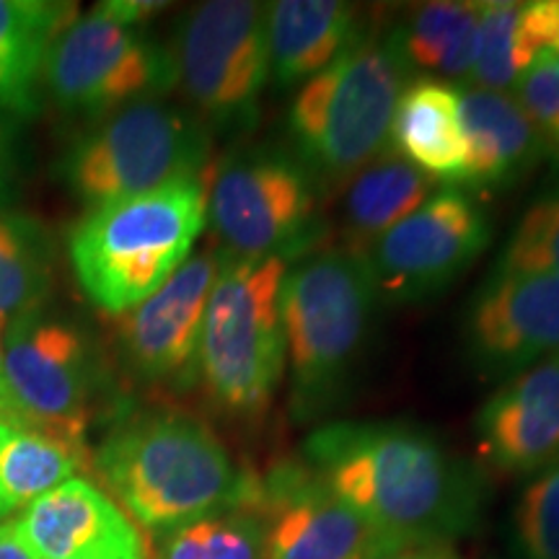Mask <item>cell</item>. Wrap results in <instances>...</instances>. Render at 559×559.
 Listing matches in <instances>:
<instances>
[{
    "mask_svg": "<svg viewBox=\"0 0 559 559\" xmlns=\"http://www.w3.org/2000/svg\"><path fill=\"white\" fill-rule=\"evenodd\" d=\"M205 221L200 179L91 207L70 236L75 280L96 309L122 317L190 260Z\"/></svg>",
    "mask_w": 559,
    "mask_h": 559,
    "instance_id": "277c9868",
    "label": "cell"
},
{
    "mask_svg": "<svg viewBox=\"0 0 559 559\" xmlns=\"http://www.w3.org/2000/svg\"><path fill=\"white\" fill-rule=\"evenodd\" d=\"M366 34L360 11L342 0L267 3L270 79L280 88L304 86Z\"/></svg>",
    "mask_w": 559,
    "mask_h": 559,
    "instance_id": "d6986e66",
    "label": "cell"
},
{
    "mask_svg": "<svg viewBox=\"0 0 559 559\" xmlns=\"http://www.w3.org/2000/svg\"><path fill=\"white\" fill-rule=\"evenodd\" d=\"M94 466L109 498L156 536L257 498L254 474L236 464L213 428L185 412H145L115 425Z\"/></svg>",
    "mask_w": 559,
    "mask_h": 559,
    "instance_id": "7a4b0ae2",
    "label": "cell"
},
{
    "mask_svg": "<svg viewBox=\"0 0 559 559\" xmlns=\"http://www.w3.org/2000/svg\"><path fill=\"white\" fill-rule=\"evenodd\" d=\"M75 19V3L0 0V109L16 117L39 109L47 55Z\"/></svg>",
    "mask_w": 559,
    "mask_h": 559,
    "instance_id": "44dd1931",
    "label": "cell"
},
{
    "mask_svg": "<svg viewBox=\"0 0 559 559\" xmlns=\"http://www.w3.org/2000/svg\"><path fill=\"white\" fill-rule=\"evenodd\" d=\"M171 58L202 122L226 132L251 130L270 81L267 3H200L181 19Z\"/></svg>",
    "mask_w": 559,
    "mask_h": 559,
    "instance_id": "9c48e42d",
    "label": "cell"
},
{
    "mask_svg": "<svg viewBox=\"0 0 559 559\" xmlns=\"http://www.w3.org/2000/svg\"><path fill=\"white\" fill-rule=\"evenodd\" d=\"M523 37L534 58H559V0H531L523 3Z\"/></svg>",
    "mask_w": 559,
    "mask_h": 559,
    "instance_id": "4dcf8cb0",
    "label": "cell"
},
{
    "mask_svg": "<svg viewBox=\"0 0 559 559\" xmlns=\"http://www.w3.org/2000/svg\"><path fill=\"white\" fill-rule=\"evenodd\" d=\"M210 130L200 117L160 99L135 102L96 122L60 160V179L91 207L179 179H200Z\"/></svg>",
    "mask_w": 559,
    "mask_h": 559,
    "instance_id": "ba28073f",
    "label": "cell"
},
{
    "mask_svg": "<svg viewBox=\"0 0 559 559\" xmlns=\"http://www.w3.org/2000/svg\"><path fill=\"white\" fill-rule=\"evenodd\" d=\"M321 181L290 148L272 143L226 153L205 190L221 251L236 260H300L321 234Z\"/></svg>",
    "mask_w": 559,
    "mask_h": 559,
    "instance_id": "52a82bcc",
    "label": "cell"
},
{
    "mask_svg": "<svg viewBox=\"0 0 559 559\" xmlns=\"http://www.w3.org/2000/svg\"><path fill=\"white\" fill-rule=\"evenodd\" d=\"M34 559H148L130 515L88 479H68L13 519Z\"/></svg>",
    "mask_w": 559,
    "mask_h": 559,
    "instance_id": "e0dca14e",
    "label": "cell"
},
{
    "mask_svg": "<svg viewBox=\"0 0 559 559\" xmlns=\"http://www.w3.org/2000/svg\"><path fill=\"white\" fill-rule=\"evenodd\" d=\"M386 151L432 181L461 185L466 145L459 120V88L436 79L409 81L391 117Z\"/></svg>",
    "mask_w": 559,
    "mask_h": 559,
    "instance_id": "ffe728a7",
    "label": "cell"
},
{
    "mask_svg": "<svg viewBox=\"0 0 559 559\" xmlns=\"http://www.w3.org/2000/svg\"><path fill=\"white\" fill-rule=\"evenodd\" d=\"M510 534L521 559H559V469L544 472L523 487Z\"/></svg>",
    "mask_w": 559,
    "mask_h": 559,
    "instance_id": "f1b7e54d",
    "label": "cell"
},
{
    "mask_svg": "<svg viewBox=\"0 0 559 559\" xmlns=\"http://www.w3.org/2000/svg\"><path fill=\"white\" fill-rule=\"evenodd\" d=\"M481 459L510 477L559 469V355L508 379L474 417Z\"/></svg>",
    "mask_w": 559,
    "mask_h": 559,
    "instance_id": "2e32d148",
    "label": "cell"
},
{
    "mask_svg": "<svg viewBox=\"0 0 559 559\" xmlns=\"http://www.w3.org/2000/svg\"><path fill=\"white\" fill-rule=\"evenodd\" d=\"M153 559H156V557H153Z\"/></svg>",
    "mask_w": 559,
    "mask_h": 559,
    "instance_id": "d590c367",
    "label": "cell"
},
{
    "mask_svg": "<svg viewBox=\"0 0 559 559\" xmlns=\"http://www.w3.org/2000/svg\"><path fill=\"white\" fill-rule=\"evenodd\" d=\"M373 559H461L451 544H415V547H396Z\"/></svg>",
    "mask_w": 559,
    "mask_h": 559,
    "instance_id": "d6a6232c",
    "label": "cell"
},
{
    "mask_svg": "<svg viewBox=\"0 0 559 559\" xmlns=\"http://www.w3.org/2000/svg\"><path fill=\"white\" fill-rule=\"evenodd\" d=\"M464 349L487 379L506 383L559 355V280L495 264L464 311Z\"/></svg>",
    "mask_w": 559,
    "mask_h": 559,
    "instance_id": "4fadbf2b",
    "label": "cell"
},
{
    "mask_svg": "<svg viewBox=\"0 0 559 559\" xmlns=\"http://www.w3.org/2000/svg\"><path fill=\"white\" fill-rule=\"evenodd\" d=\"M304 461L391 549L453 544L479 528L487 479L430 430L400 419L317 425Z\"/></svg>",
    "mask_w": 559,
    "mask_h": 559,
    "instance_id": "6da1fadb",
    "label": "cell"
},
{
    "mask_svg": "<svg viewBox=\"0 0 559 559\" xmlns=\"http://www.w3.org/2000/svg\"><path fill=\"white\" fill-rule=\"evenodd\" d=\"M102 362L79 324L34 313L5 332L0 419L83 445Z\"/></svg>",
    "mask_w": 559,
    "mask_h": 559,
    "instance_id": "30bf717a",
    "label": "cell"
},
{
    "mask_svg": "<svg viewBox=\"0 0 559 559\" xmlns=\"http://www.w3.org/2000/svg\"><path fill=\"white\" fill-rule=\"evenodd\" d=\"M156 559H264L260 510L239 506L158 536Z\"/></svg>",
    "mask_w": 559,
    "mask_h": 559,
    "instance_id": "484cf974",
    "label": "cell"
},
{
    "mask_svg": "<svg viewBox=\"0 0 559 559\" xmlns=\"http://www.w3.org/2000/svg\"><path fill=\"white\" fill-rule=\"evenodd\" d=\"M52 290L50 239L37 221L0 213V334L41 311Z\"/></svg>",
    "mask_w": 559,
    "mask_h": 559,
    "instance_id": "d4e9b609",
    "label": "cell"
},
{
    "mask_svg": "<svg viewBox=\"0 0 559 559\" xmlns=\"http://www.w3.org/2000/svg\"><path fill=\"white\" fill-rule=\"evenodd\" d=\"M510 94L519 99L531 124L539 132L547 153L559 156V58L539 55L515 83Z\"/></svg>",
    "mask_w": 559,
    "mask_h": 559,
    "instance_id": "f546056e",
    "label": "cell"
},
{
    "mask_svg": "<svg viewBox=\"0 0 559 559\" xmlns=\"http://www.w3.org/2000/svg\"><path fill=\"white\" fill-rule=\"evenodd\" d=\"M489 241L485 205L464 187L445 185L358 254L381 304H423L466 275Z\"/></svg>",
    "mask_w": 559,
    "mask_h": 559,
    "instance_id": "7c38bea8",
    "label": "cell"
},
{
    "mask_svg": "<svg viewBox=\"0 0 559 559\" xmlns=\"http://www.w3.org/2000/svg\"><path fill=\"white\" fill-rule=\"evenodd\" d=\"M221 251L192 254L148 300L122 313L117 326L124 366L145 383L194 381L207 298Z\"/></svg>",
    "mask_w": 559,
    "mask_h": 559,
    "instance_id": "9a60e30c",
    "label": "cell"
},
{
    "mask_svg": "<svg viewBox=\"0 0 559 559\" xmlns=\"http://www.w3.org/2000/svg\"><path fill=\"white\" fill-rule=\"evenodd\" d=\"M45 86L60 109L104 120L135 102L160 99L177 86V70L171 50L96 5L55 39Z\"/></svg>",
    "mask_w": 559,
    "mask_h": 559,
    "instance_id": "8fae6325",
    "label": "cell"
},
{
    "mask_svg": "<svg viewBox=\"0 0 559 559\" xmlns=\"http://www.w3.org/2000/svg\"><path fill=\"white\" fill-rule=\"evenodd\" d=\"M16 181V128L9 117L0 115V207L11 200Z\"/></svg>",
    "mask_w": 559,
    "mask_h": 559,
    "instance_id": "1f68e13d",
    "label": "cell"
},
{
    "mask_svg": "<svg viewBox=\"0 0 559 559\" xmlns=\"http://www.w3.org/2000/svg\"><path fill=\"white\" fill-rule=\"evenodd\" d=\"M459 120L466 145L464 190H506L547 156L539 132L508 91L459 88Z\"/></svg>",
    "mask_w": 559,
    "mask_h": 559,
    "instance_id": "ac0fdd59",
    "label": "cell"
},
{
    "mask_svg": "<svg viewBox=\"0 0 559 559\" xmlns=\"http://www.w3.org/2000/svg\"><path fill=\"white\" fill-rule=\"evenodd\" d=\"M0 373H3V337H0Z\"/></svg>",
    "mask_w": 559,
    "mask_h": 559,
    "instance_id": "e575fe53",
    "label": "cell"
},
{
    "mask_svg": "<svg viewBox=\"0 0 559 559\" xmlns=\"http://www.w3.org/2000/svg\"><path fill=\"white\" fill-rule=\"evenodd\" d=\"M479 16L481 3L474 0L423 3L389 32V39L419 79H469Z\"/></svg>",
    "mask_w": 559,
    "mask_h": 559,
    "instance_id": "7402d4cb",
    "label": "cell"
},
{
    "mask_svg": "<svg viewBox=\"0 0 559 559\" xmlns=\"http://www.w3.org/2000/svg\"><path fill=\"white\" fill-rule=\"evenodd\" d=\"M264 559H373L386 542L349 510L306 461H280L257 477Z\"/></svg>",
    "mask_w": 559,
    "mask_h": 559,
    "instance_id": "5bb4252c",
    "label": "cell"
},
{
    "mask_svg": "<svg viewBox=\"0 0 559 559\" xmlns=\"http://www.w3.org/2000/svg\"><path fill=\"white\" fill-rule=\"evenodd\" d=\"M0 559H34L32 551L26 549V544L16 534L13 521L0 523Z\"/></svg>",
    "mask_w": 559,
    "mask_h": 559,
    "instance_id": "836d02e7",
    "label": "cell"
},
{
    "mask_svg": "<svg viewBox=\"0 0 559 559\" xmlns=\"http://www.w3.org/2000/svg\"><path fill=\"white\" fill-rule=\"evenodd\" d=\"M436 192V181L407 160L383 153L347 181L342 200V226L347 249L362 251Z\"/></svg>",
    "mask_w": 559,
    "mask_h": 559,
    "instance_id": "603a6c76",
    "label": "cell"
},
{
    "mask_svg": "<svg viewBox=\"0 0 559 559\" xmlns=\"http://www.w3.org/2000/svg\"><path fill=\"white\" fill-rule=\"evenodd\" d=\"M534 52L523 37V3L519 0H485L477 26V45L469 81L477 88L513 91Z\"/></svg>",
    "mask_w": 559,
    "mask_h": 559,
    "instance_id": "4316f807",
    "label": "cell"
},
{
    "mask_svg": "<svg viewBox=\"0 0 559 559\" xmlns=\"http://www.w3.org/2000/svg\"><path fill=\"white\" fill-rule=\"evenodd\" d=\"M409 83L389 32H368L330 68L304 83L290 102V151L324 185H347L379 158L396 102Z\"/></svg>",
    "mask_w": 559,
    "mask_h": 559,
    "instance_id": "5b68a950",
    "label": "cell"
},
{
    "mask_svg": "<svg viewBox=\"0 0 559 559\" xmlns=\"http://www.w3.org/2000/svg\"><path fill=\"white\" fill-rule=\"evenodd\" d=\"M83 461V445L0 419V519L73 479Z\"/></svg>",
    "mask_w": 559,
    "mask_h": 559,
    "instance_id": "cb8c5ba5",
    "label": "cell"
},
{
    "mask_svg": "<svg viewBox=\"0 0 559 559\" xmlns=\"http://www.w3.org/2000/svg\"><path fill=\"white\" fill-rule=\"evenodd\" d=\"M498 264L559 280V174L523 210Z\"/></svg>",
    "mask_w": 559,
    "mask_h": 559,
    "instance_id": "83f0119b",
    "label": "cell"
},
{
    "mask_svg": "<svg viewBox=\"0 0 559 559\" xmlns=\"http://www.w3.org/2000/svg\"><path fill=\"white\" fill-rule=\"evenodd\" d=\"M288 260H236L221 251V270L202 319L194 381L223 415L260 419L285 376L280 283Z\"/></svg>",
    "mask_w": 559,
    "mask_h": 559,
    "instance_id": "8992f818",
    "label": "cell"
},
{
    "mask_svg": "<svg viewBox=\"0 0 559 559\" xmlns=\"http://www.w3.org/2000/svg\"><path fill=\"white\" fill-rule=\"evenodd\" d=\"M381 298L358 251H309L280 283L290 415L319 423L353 394L366 366Z\"/></svg>",
    "mask_w": 559,
    "mask_h": 559,
    "instance_id": "3957f363",
    "label": "cell"
}]
</instances>
